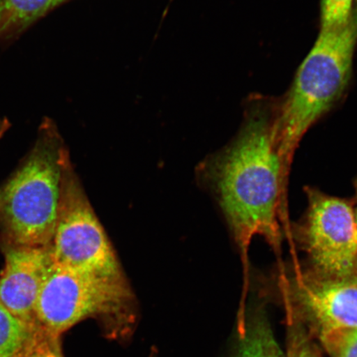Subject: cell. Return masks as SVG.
Masks as SVG:
<instances>
[{"mask_svg":"<svg viewBox=\"0 0 357 357\" xmlns=\"http://www.w3.org/2000/svg\"><path fill=\"white\" fill-rule=\"evenodd\" d=\"M19 357H63L61 355L60 340L49 337L39 329L33 340Z\"/></svg>","mask_w":357,"mask_h":357,"instance_id":"obj_15","label":"cell"},{"mask_svg":"<svg viewBox=\"0 0 357 357\" xmlns=\"http://www.w3.org/2000/svg\"><path fill=\"white\" fill-rule=\"evenodd\" d=\"M69 162L55 122L44 119L32 149L0 186V241L28 247L51 245Z\"/></svg>","mask_w":357,"mask_h":357,"instance_id":"obj_2","label":"cell"},{"mask_svg":"<svg viewBox=\"0 0 357 357\" xmlns=\"http://www.w3.org/2000/svg\"><path fill=\"white\" fill-rule=\"evenodd\" d=\"M11 127L10 120L6 117H0V140L2 139L3 137L6 135V133L8 131Z\"/></svg>","mask_w":357,"mask_h":357,"instance_id":"obj_16","label":"cell"},{"mask_svg":"<svg viewBox=\"0 0 357 357\" xmlns=\"http://www.w3.org/2000/svg\"><path fill=\"white\" fill-rule=\"evenodd\" d=\"M214 181L218 199L243 256L253 236L278 245V211L284 182L272 122L257 114L216 164Z\"/></svg>","mask_w":357,"mask_h":357,"instance_id":"obj_1","label":"cell"},{"mask_svg":"<svg viewBox=\"0 0 357 357\" xmlns=\"http://www.w3.org/2000/svg\"><path fill=\"white\" fill-rule=\"evenodd\" d=\"M236 357H284L265 318H256L245 329Z\"/></svg>","mask_w":357,"mask_h":357,"instance_id":"obj_10","label":"cell"},{"mask_svg":"<svg viewBox=\"0 0 357 357\" xmlns=\"http://www.w3.org/2000/svg\"><path fill=\"white\" fill-rule=\"evenodd\" d=\"M356 10H357V0H356Z\"/></svg>","mask_w":357,"mask_h":357,"instance_id":"obj_19","label":"cell"},{"mask_svg":"<svg viewBox=\"0 0 357 357\" xmlns=\"http://www.w3.org/2000/svg\"><path fill=\"white\" fill-rule=\"evenodd\" d=\"M319 338L330 357H357V328L321 333Z\"/></svg>","mask_w":357,"mask_h":357,"instance_id":"obj_12","label":"cell"},{"mask_svg":"<svg viewBox=\"0 0 357 357\" xmlns=\"http://www.w3.org/2000/svg\"><path fill=\"white\" fill-rule=\"evenodd\" d=\"M309 207L301 231L314 273L330 278L357 272V225L351 205L310 189Z\"/></svg>","mask_w":357,"mask_h":357,"instance_id":"obj_6","label":"cell"},{"mask_svg":"<svg viewBox=\"0 0 357 357\" xmlns=\"http://www.w3.org/2000/svg\"><path fill=\"white\" fill-rule=\"evenodd\" d=\"M51 250L53 261L58 266L105 278H125L108 236L70 162L65 169Z\"/></svg>","mask_w":357,"mask_h":357,"instance_id":"obj_5","label":"cell"},{"mask_svg":"<svg viewBox=\"0 0 357 357\" xmlns=\"http://www.w3.org/2000/svg\"><path fill=\"white\" fill-rule=\"evenodd\" d=\"M357 43V10L342 28L320 30L272 121L284 176L302 137L340 99L351 75Z\"/></svg>","mask_w":357,"mask_h":357,"instance_id":"obj_3","label":"cell"},{"mask_svg":"<svg viewBox=\"0 0 357 357\" xmlns=\"http://www.w3.org/2000/svg\"><path fill=\"white\" fill-rule=\"evenodd\" d=\"M356 0H321V30L342 28L349 22Z\"/></svg>","mask_w":357,"mask_h":357,"instance_id":"obj_13","label":"cell"},{"mask_svg":"<svg viewBox=\"0 0 357 357\" xmlns=\"http://www.w3.org/2000/svg\"><path fill=\"white\" fill-rule=\"evenodd\" d=\"M287 357H323L310 335L301 326L289 331Z\"/></svg>","mask_w":357,"mask_h":357,"instance_id":"obj_14","label":"cell"},{"mask_svg":"<svg viewBox=\"0 0 357 357\" xmlns=\"http://www.w3.org/2000/svg\"><path fill=\"white\" fill-rule=\"evenodd\" d=\"M355 186H356V195H357V178H356V181Z\"/></svg>","mask_w":357,"mask_h":357,"instance_id":"obj_18","label":"cell"},{"mask_svg":"<svg viewBox=\"0 0 357 357\" xmlns=\"http://www.w3.org/2000/svg\"><path fill=\"white\" fill-rule=\"evenodd\" d=\"M38 330L22 323L0 303V357H19Z\"/></svg>","mask_w":357,"mask_h":357,"instance_id":"obj_11","label":"cell"},{"mask_svg":"<svg viewBox=\"0 0 357 357\" xmlns=\"http://www.w3.org/2000/svg\"><path fill=\"white\" fill-rule=\"evenodd\" d=\"M287 298L317 335L357 328V272L342 278L298 274L288 283Z\"/></svg>","mask_w":357,"mask_h":357,"instance_id":"obj_7","label":"cell"},{"mask_svg":"<svg viewBox=\"0 0 357 357\" xmlns=\"http://www.w3.org/2000/svg\"><path fill=\"white\" fill-rule=\"evenodd\" d=\"M69 0H0V43L11 42Z\"/></svg>","mask_w":357,"mask_h":357,"instance_id":"obj_9","label":"cell"},{"mask_svg":"<svg viewBox=\"0 0 357 357\" xmlns=\"http://www.w3.org/2000/svg\"><path fill=\"white\" fill-rule=\"evenodd\" d=\"M4 267L0 274V303L33 330L39 329L36 305L53 261L51 245L28 247L0 241Z\"/></svg>","mask_w":357,"mask_h":357,"instance_id":"obj_8","label":"cell"},{"mask_svg":"<svg viewBox=\"0 0 357 357\" xmlns=\"http://www.w3.org/2000/svg\"><path fill=\"white\" fill-rule=\"evenodd\" d=\"M134 297L126 278H110L52 265L36 305L39 328L60 340L70 328L96 319L126 332L134 322Z\"/></svg>","mask_w":357,"mask_h":357,"instance_id":"obj_4","label":"cell"},{"mask_svg":"<svg viewBox=\"0 0 357 357\" xmlns=\"http://www.w3.org/2000/svg\"><path fill=\"white\" fill-rule=\"evenodd\" d=\"M355 216H356V225H357V211H356V212H355Z\"/></svg>","mask_w":357,"mask_h":357,"instance_id":"obj_17","label":"cell"}]
</instances>
